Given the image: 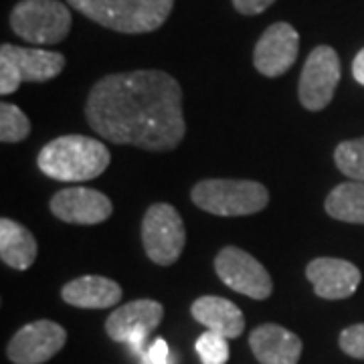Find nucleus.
<instances>
[{
	"instance_id": "f257e3e1",
	"label": "nucleus",
	"mask_w": 364,
	"mask_h": 364,
	"mask_svg": "<svg viewBox=\"0 0 364 364\" xmlns=\"http://www.w3.org/2000/svg\"><path fill=\"white\" fill-rule=\"evenodd\" d=\"M85 117L90 128L107 142L150 152L178 148L186 134L181 85L158 69L100 79L87 95Z\"/></svg>"
},
{
	"instance_id": "f03ea898",
	"label": "nucleus",
	"mask_w": 364,
	"mask_h": 364,
	"mask_svg": "<svg viewBox=\"0 0 364 364\" xmlns=\"http://www.w3.org/2000/svg\"><path fill=\"white\" fill-rule=\"evenodd\" d=\"M41 172L53 181H93L109 166V150L104 142L87 136H61L47 144L39 152Z\"/></svg>"
},
{
	"instance_id": "7ed1b4c3",
	"label": "nucleus",
	"mask_w": 364,
	"mask_h": 364,
	"mask_svg": "<svg viewBox=\"0 0 364 364\" xmlns=\"http://www.w3.org/2000/svg\"><path fill=\"white\" fill-rule=\"evenodd\" d=\"M75 11L117 33H152L166 23L174 0H67Z\"/></svg>"
},
{
	"instance_id": "20e7f679",
	"label": "nucleus",
	"mask_w": 364,
	"mask_h": 364,
	"mask_svg": "<svg viewBox=\"0 0 364 364\" xmlns=\"http://www.w3.org/2000/svg\"><path fill=\"white\" fill-rule=\"evenodd\" d=\"M191 198L196 207L219 217L255 215L269 203L267 188L255 181L208 178L195 184Z\"/></svg>"
},
{
	"instance_id": "39448f33",
	"label": "nucleus",
	"mask_w": 364,
	"mask_h": 364,
	"mask_svg": "<svg viewBox=\"0 0 364 364\" xmlns=\"http://www.w3.org/2000/svg\"><path fill=\"white\" fill-rule=\"evenodd\" d=\"M14 35L35 45L61 43L71 31V13L59 0H21L11 13Z\"/></svg>"
},
{
	"instance_id": "423d86ee",
	"label": "nucleus",
	"mask_w": 364,
	"mask_h": 364,
	"mask_svg": "<svg viewBox=\"0 0 364 364\" xmlns=\"http://www.w3.org/2000/svg\"><path fill=\"white\" fill-rule=\"evenodd\" d=\"M63 67H65V57L61 53L2 45L0 47V93L11 95L25 81H33V83L49 81L57 77L63 71Z\"/></svg>"
},
{
	"instance_id": "0eeeda50",
	"label": "nucleus",
	"mask_w": 364,
	"mask_h": 364,
	"mask_svg": "<svg viewBox=\"0 0 364 364\" xmlns=\"http://www.w3.org/2000/svg\"><path fill=\"white\" fill-rule=\"evenodd\" d=\"M186 231L181 213L172 205L156 203L142 219V245L148 259L156 265H172L181 257Z\"/></svg>"
},
{
	"instance_id": "6e6552de",
	"label": "nucleus",
	"mask_w": 364,
	"mask_h": 364,
	"mask_svg": "<svg viewBox=\"0 0 364 364\" xmlns=\"http://www.w3.org/2000/svg\"><path fill=\"white\" fill-rule=\"evenodd\" d=\"M164 318V308L154 299H134L109 314L105 332L114 342H124L136 356H142L150 346L148 338Z\"/></svg>"
},
{
	"instance_id": "1a4fd4ad",
	"label": "nucleus",
	"mask_w": 364,
	"mask_h": 364,
	"mask_svg": "<svg viewBox=\"0 0 364 364\" xmlns=\"http://www.w3.org/2000/svg\"><path fill=\"white\" fill-rule=\"evenodd\" d=\"M340 59L338 53L328 45L316 47L301 69L299 77V104L308 112H320L332 102L334 91L340 81Z\"/></svg>"
},
{
	"instance_id": "9d476101",
	"label": "nucleus",
	"mask_w": 364,
	"mask_h": 364,
	"mask_svg": "<svg viewBox=\"0 0 364 364\" xmlns=\"http://www.w3.org/2000/svg\"><path fill=\"white\" fill-rule=\"evenodd\" d=\"M215 272L223 284L237 294L253 299H267L272 296L273 284L267 269L243 249L233 245L223 247L215 257Z\"/></svg>"
},
{
	"instance_id": "9b49d317",
	"label": "nucleus",
	"mask_w": 364,
	"mask_h": 364,
	"mask_svg": "<svg viewBox=\"0 0 364 364\" xmlns=\"http://www.w3.org/2000/svg\"><path fill=\"white\" fill-rule=\"evenodd\" d=\"M67 332L51 320H37L23 326L9 342L6 354L14 364H43L65 346Z\"/></svg>"
},
{
	"instance_id": "f8f14e48",
	"label": "nucleus",
	"mask_w": 364,
	"mask_h": 364,
	"mask_svg": "<svg viewBox=\"0 0 364 364\" xmlns=\"http://www.w3.org/2000/svg\"><path fill=\"white\" fill-rule=\"evenodd\" d=\"M299 53L298 31L289 23H273L267 26L255 45L253 63L265 77H279L296 63Z\"/></svg>"
},
{
	"instance_id": "ddd939ff",
	"label": "nucleus",
	"mask_w": 364,
	"mask_h": 364,
	"mask_svg": "<svg viewBox=\"0 0 364 364\" xmlns=\"http://www.w3.org/2000/svg\"><path fill=\"white\" fill-rule=\"evenodd\" d=\"M114 210L112 200L93 188L71 186L63 188L51 198V213L71 225H97L109 219Z\"/></svg>"
},
{
	"instance_id": "4468645a",
	"label": "nucleus",
	"mask_w": 364,
	"mask_h": 364,
	"mask_svg": "<svg viewBox=\"0 0 364 364\" xmlns=\"http://www.w3.org/2000/svg\"><path fill=\"white\" fill-rule=\"evenodd\" d=\"M306 277L314 286L316 296L324 299H346L358 289L363 273L350 261L318 257L308 263Z\"/></svg>"
},
{
	"instance_id": "2eb2a0df",
	"label": "nucleus",
	"mask_w": 364,
	"mask_h": 364,
	"mask_svg": "<svg viewBox=\"0 0 364 364\" xmlns=\"http://www.w3.org/2000/svg\"><path fill=\"white\" fill-rule=\"evenodd\" d=\"M249 346L261 364H298L304 348L298 334L277 324L257 326L249 336Z\"/></svg>"
},
{
	"instance_id": "dca6fc26",
	"label": "nucleus",
	"mask_w": 364,
	"mask_h": 364,
	"mask_svg": "<svg viewBox=\"0 0 364 364\" xmlns=\"http://www.w3.org/2000/svg\"><path fill=\"white\" fill-rule=\"evenodd\" d=\"M61 298L69 306L85 310H105L117 306L122 299V287L104 275H83L69 282L61 289Z\"/></svg>"
},
{
	"instance_id": "f3484780",
	"label": "nucleus",
	"mask_w": 364,
	"mask_h": 364,
	"mask_svg": "<svg viewBox=\"0 0 364 364\" xmlns=\"http://www.w3.org/2000/svg\"><path fill=\"white\" fill-rule=\"evenodd\" d=\"M191 314L198 324L225 338H239L245 330V316L233 301L221 296H203L191 306Z\"/></svg>"
},
{
	"instance_id": "a211bd4d",
	"label": "nucleus",
	"mask_w": 364,
	"mask_h": 364,
	"mask_svg": "<svg viewBox=\"0 0 364 364\" xmlns=\"http://www.w3.org/2000/svg\"><path fill=\"white\" fill-rule=\"evenodd\" d=\"M0 257L18 272L28 269L37 259V241L23 225L11 219L0 221Z\"/></svg>"
},
{
	"instance_id": "6ab92c4d",
	"label": "nucleus",
	"mask_w": 364,
	"mask_h": 364,
	"mask_svg": "<svg viewBox=\"0 0 364 364\" xmlns=\"http://www.w3.org/2000/svg\"><path fill=\"white\" fill-rule=\"evenodd\" d=\"M326 213L332 219L364 225V182H342L328 198Z\"/></svg>"
},
{
	"instance_id": "aec40b11",
	"label": "nucleus",
	"mask_w": 364,
	"mask_h": 364,
	"mask_svg": "<svg viewBox=\"0 0 364 364\" xmlns=\"http://www.w3.org/2000/svg\"><path fill=\"white\" fill-rule=\"evenodd\" d=\"M334 162L342 174L356 182H364V138L338 144Z\"/></svg>"
},
{
	"instance_id": "412c9836",
	"label": "nucleus",
	"mask_w": 364,
	"mask_h": 364,
	"mask_svg": "<svg viewBox=\"0 0 364 364\" xmlns=\"http://www.w3.org/2000/svg\"><path fill=\"white\" fill-rule=\"evenodd\" d=\"M31 134V122L14 104L0 105V140L4 144L23 142Z\"/></svg>"
},
{
	"instance_id": "4be33fe9",
	"label": "nucleus",
	"mask_w": 364,
	"mask_h": 364,
	"mask_svg": "<svg viewBox=\"0 0 364 364\" xmlns=\"http://www.w3.org/2000/svg\"><path fill=\"white\" fill-rule=\"evenodd\" d=\"M195 348L203 364H225L229 360V338L217 332H203L196 338Z\"/></svg>"
},
{
	"instance_id": "5701e85b",
	"label": "nucleus",
	"mask_w": 364,
	"mask_h": 364,
	"mask_svg": "<svg viewBox=\"0 0 364 364\" xmlns=\"http://www.w3.org/2000/svg\"><path fill=\"white\" fill-rule=\"evenodd\" d=\"M340 348L352 358L364 360V324L348 326L340 334Z\"/></svg>"
},
{
	"instance_id": "b1692460",
	"label": "nucleus",
	"mask_w": 364,
	"mask_h": 364,
	"mask_svg": "<svg viewBox=\"0 0 364 364\" xmlns=\"http://www.w3.org/2000/svg\"><path fill=\"white\" fill-rule=\"evenodd\" d=\"M140 364H176V356L172 354L166 340L154 338L140 356Z\"/></svg>"
},
{
	"instance_id": "393cba45",
	"label": "nucleus",
	"mask_w": 364,
	"mask_h": 364,
	"mask_svg": "<svg viewBox=\"0 0 364 364\" xmlns=\"http://www.w3.org/2000/svg\"><path fill=\"white\" fill-rule=\"evenodd\" d=\"M275 0H233L235 11L241 14H259L267 11Z\"/></svg>"
},
{
	"instance_id": "a878e982",
	"label": "nucleus",
	"mask_w": 364,
	"mask_h": 364,
	"mask_svg": "<svg viewBox=\"0 0 364 364\" xmlns=\"http://www.w3.org/2000/svg\"><path fill=\"white\" fill-rule=\"evenodd\" d=\"M352 75H354V79H356L360 85H364V49L354 57V63H352Z\"/></svg>"
}]
</instances>
